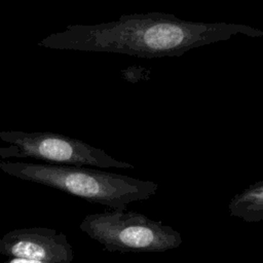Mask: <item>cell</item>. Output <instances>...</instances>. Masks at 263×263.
Masks as SVG:
<instances>
[{"label":"cell","mask_w":263,"mask_h":263,"mask_svg":"<svg viewBox=\"0 0 263 263\" xmlns=\"http://www.w3.org/2000/svg\"><path fill=\"white\" fill-rule=\"evenodd\" d=\"M0 170L14 178L59 189L113 210L126 209L133 201L148 199L158 189L152 181L86 166L1 161Z\"/></svg>","instance_id":"obj_2"},{"label":"cell","mask_w":263,"mask_h":263,"mask_svg":"<svg viewBox=\"0 0 263 263\" xmlns=\"http://www.w3.org/2000/svg\"><path fill=\"white\" fill-rule=\"evenodd\" d=\"M228 209L231 216L247 222L263 220V181L257 182L234 195Z\"/></svg>","instance_id":"obj_6"},{"label":"cell","mask_w":263,"mask_h":263,"mask_svg":"<svg viewBox=\"0 0 263 263\" xmlns=\"http://www.w3.org/2000/svg\"><path fill=\"white\" fill-rule=\"evenodd\" d=\"M0 254L58 263H71L74 257L67 236L44 227L10 230L0 238Z\"/></svg>","instance_id":"obj_5"},{"label":"cell","mask_w":263,"mask_h":263,"mask_svg":"<svg viewBox=\"0 0 263 263\" xmlns=\"http://www.w3.org/2000/svg\"><path fill=\"white\" fill-rule=\"evenodd\" d=\"M263 36V31L240 24L184 21L174 14L147 12L123 14L97 25H70L49 34L38 46L92 52L123 53L140 58L176 57L236 35Z\"/></svg>","instance_id":"obj_1"},{"label":"cell","mask_w":263,"mask_h":263,"mask_svg":"<svg viewBox=\"0 0 263 263\" xmlns=\"http://www.w3.org/2000/svg\"><path fill=\"white\" fill-rule=\"evenodd\" d=\"M0 140L7 144L0 146L1 158H33L49 164L89 165L101 168L135 167L81 140L55 133L2 130Z\"/></svg>","instance_id":"obj_4"},{"label":"cell","mask_w":263,"mask_h":263,"mask_svg":"<svg viewBox=\"0 0 263 263\" xmlns=\"http://www.w3.org/2000/svg\"><path fill=\"white\" fill-rule=\"evenodd\" d=\"M0 263H58V262H46L40 260H33V259H26V258H10L4 262ZM64 263V262H61Z\"/></svg>","instance_id":"obj_7"},{"label":"cell","mask_w":263,"mask_h":263,"mask_svg":"<svg viewBox=\"0 0 263 263\" xmlns=\"http://www.w3.org/2000/svg\"><path fill=\"white\" fill-rule=\"evenodd\" d=\"M79 228L109 252L158 253L182 243L181 234L171 226L126 209L89 214Z\"/></svg>","instance_id":"obj_3"}]
</instances>
